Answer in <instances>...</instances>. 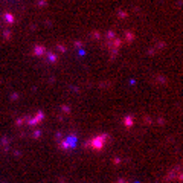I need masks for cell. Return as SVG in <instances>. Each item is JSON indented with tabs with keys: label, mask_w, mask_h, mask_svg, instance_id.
Instances as JSON below:
<instances>
[{
	"label": "cell",
	"mask_w": 183,
	"mask_h": 183,
	"mask_svg": "<svg viewBox=\"0 0 183 183\" xmlns=\"http://www.w3.org/2000/svg\"><path fill=\"white\" fill-rule=\"evenodd\" d=\"M105 141H107V136H98V137H95L93 141H92V144H90V147L93 148V150H102L104 148V145H105Z\"/></svg>",
	"instance_id": "1"
}]
</instances>
